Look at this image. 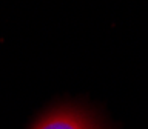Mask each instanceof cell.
<instances>
[{"instance_id":"6da1fadb","label":"cell","mask_w":148,"mask_h":129,"mask_svg":"<svg viewBox=\"0 0 148 129\" xmlns=\"http://www.w3.org/2000/svg\"><path fill=\"white\" fill-rule=\"evenodd\" d=\"M32 129H97V126L85 114L62 108L45 115Z\"/></svg>"}]
</instances>
